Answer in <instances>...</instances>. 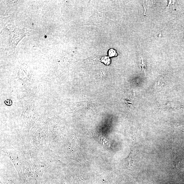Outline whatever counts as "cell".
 Instances as JSON below:
<instances>
[{"instance_id": "cell-4", "label": "cell", "mask_w": 184, "mask_h": 184, "mask_svg": "<svg viewBox=\"0 0 184 184\" xmlns=\"http://www.w3.org/2000/svg\"><path fill=\"white\" fill-rule=\"evenodd\" d=\"M5 103L8 106H11L12 104V102L10 100H7L5 101Z\"/></svg>"}, {"instance_id": "cell-3", "label": "cell", "mask_w": 184, "mask_h": 184, "mask_svg": "<svg viewBox=\"0 0 184 184\" xmlns=\"http://www.w3.org/2000/svg\"><path fill=\"white\" fill-rule=\"evenodd\" d=\"M141 67L142 68V70H144V72H145V68H146V65L144 64V62H143V60H142V62L141 63Z\"/></svg>"}, {"instance_id": "cell-1", "label": "cell", "mask_w": 184, "mask_h": 184, "mask_svg": "<svg viewBox=\"0 0 184 184\" xmlns=\"http://www.w3.org/2000/svg\"><path fill=\"white\" fill-rule=\"evenodd\" d=\"M101 61L105 64L106 65H108L111 63V60L108 56H104L101 58Z\"/></svg>"}, {"instance_id": "cell-2", "label": "cell", "mask_w": 184, "mask_h": 184, "mask_svg": "<svg viewBox=\"0 0 184 184\" xmlns=\"http://www.w3.org/2000/svg\"><path fill=\"white\" fill-rule=\"evenodd\" d=\"M117 55V53L116 50L113 49H111L110 50H109V52H108V56L110 57L116 56Z\"/></svg>"}]
</instances>
